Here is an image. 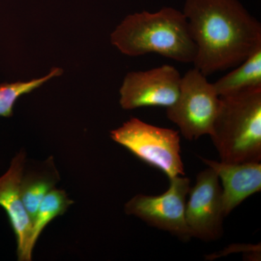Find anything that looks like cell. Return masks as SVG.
<instances>
[{"label":"cell","mask_w":261,"mask_h":261,"mask_svg":"<svg viewBox=\"0 0 261 261\" xmlns=\"http://www.w3.org/2000/svg\"><path fill=\"white\" fill-rule=\"evenodd\" d=\"M213 85L219 97L247 89L261 87V47Z\"/></svg>","instance_id":"11"},{"label":"cell","mask_w":261,"mask_h":261,"mask_svg":"<svg viewBox=\"0 0 261 261\" xmlns=\"http://www.w3.org/2000/svg\"><path fill=\"white\" fill-rule=\"evenodd\" d=\"M188 195L185 219L192 238L204 242L219 240L224 233L225 215L222 188L214 170L208 167L199 173Z\"/></svg>","instance_id":"7"},{"label":"cell","mask_w":261,"mask_h":261,"mask_svg":"<svg viewBox=\"0 0 261 261\" xmlns=\"http://www.w3.org/2000/svg\"><path fill=\"white\" fill-rule=\"evenodd\" d=\"M209 136L221 162H260L261 87L221 96Z\"/></svg>","instance_id":"3"},{"label":"cell","mask_w":261,"mask_h":261,"mask_svg":"<svg viewBox=\"0 0 261 261\" xmlns=\"http://www.w3.org/2000/svg\"><path fill=\"white\" fill-rule=\"evenodd\" d=\"M63 72L61 68H55L49 74L38 80L0 84V116L8 118L13 116V108L19 97L39 88L53 77L59 76Z\"/></svg>","instance_id":"13"},{"label":"cell","mask_w":261,"mask_h":261,"mask_svg":"<svg viewBox=\"0 0 261 261\" xmlns=\"http://www.w3.org/2000/svg\"><path fill=\"white\" fill-rule=\"evenodd\" d=\"M25 154L20 152L12 160L9 169L0 177V206L8 215L17 240L19 260H32V219L24 206L21 196Z\"/></svg>","instance_id":"9"},{"label":"cell","mask_w":261,"mask_h":261,"mask_svg":"<svg viewBox=\"0 0 261 261\" xmlns=\"http://www.w3.org/2000/svg\"><path fill=\"white\" fill-rule=\"evenodd\" d=\"M111 43L132 57L155 53L179 63H193L197 47L183 12L166 7L155 13L129 15L111 34Z\"/></svg>","instance_id":"2"},{"label":"cell","mask_w":261,"mask_h":261,"mask_svg":"<svg viewBox=\"0 0 261 261\" xmlns=\"http://www.w3.org/2000/svg\"><path fill=\"white\" fill-rule=\"evenodd\" d=\"M73 203L65 191L53 189L48 192L38 207L33 219L31 247L34 249L43 230L53 219L64 214Z\"/></svg>","instance_id":"12"},{"label":"cell","mask_w":261,"mask_h":261,"mask_svg":"<svg viewBox=\"0 0 261 261\" xmlns=\"http://www.w3.org/2000/svg\"><path fill=\"white\" fill-rule=\"evenodd\" d=\"M111 137L141 161L161 170L168 178L185 176L178 130L132 118L111 130Z\"/></svg>","instance_id":"4"},{"label":"cell","mask_w":261,"mask_h":261,"mask_svg":"<svg viewBox=\"0 0 261 261\" xmlns=\"http://www.w3.org/2000/svg\"><path fill=\"white\" fill-rule=\"evenodd\" d=\"M56 181L53 176L45 173H29L23 176L21 196L24 206L29 216L34 219L38 207L48 192L53 190Z\"/></svg>","instance_id":"14"},{"label":"cell","mask_w":261,"mask_h":261,"mask_svg":"<svg viewBox=\"0 0 261 261\" xmlns=\"http://www.w3.org/2000/svg\"><path fill=\"white\" fill-rule=\"evenodd\" d=\"M181 75L175 67L157 68L127 73L120 89L123 109L172 106L178 97Z\"/></svg>","instance_id":"8"},{"label":"cell","mask_w":261,"mask_h":261,"mask_svg":"<svg viewBox=\"0 0 261 261\" xmlns=\"http://www.w3.org/2000/svg\"><path fill=\"white\" fill-rule=\"evenodd\" d=\"M183 13L197 47L194 68L206 76L261 47V24L239 0H187Z\"/></svg>","instance_id":"1"},{"label":"cell","mask_w":261,"mask_h":261,"mask_svg":"<svg viewBox=\"0 0 261 261\" xmlns=\"http://www.w3.org/2000/svg\"><path fill=\"white\" fill-rule=\"evenodd\" d=\"M170 186L162 195H135L125 205L126 214L135 216L149 226L168 231L182 242L191 240L185 211L190 188V178L178 176L169 178Z\"/></svg>","instance_id":"6"},{"label":"cell","mask_w":261,"mask_h":261,"mask_svg":"<svg viewBox=\"0 0 261 261\" xmlns=\"http://www.w3.org/2000/svg\"><path fill=\"white\" fill-rule=\"evenodd\" d=\"M220 97L213 83L197 68L181 76L176 102L166 108V116L187 140L210 135L219 110Z\"/></svg>","instance_id":"5"},{"label":"cell","mask_w":261,"mask_h":261,"mask_svg":"<svg viewBox=\"0 0 261 261\" xmlns=\"http://www.w3.org/2000/svg\"><path fill=\"white\" fill-rule=\"evenodd\" d=\"M212 168L222 185V201L225 216L247 197L261 190L260 162L228 163L200 157Z\"/></svg>","instance_id":"10"}]
</instances>
